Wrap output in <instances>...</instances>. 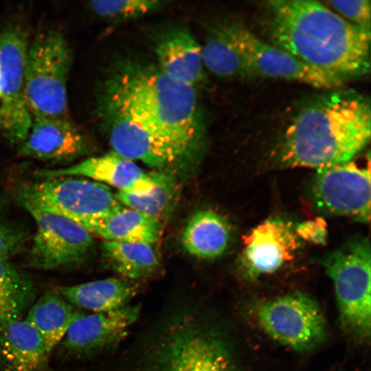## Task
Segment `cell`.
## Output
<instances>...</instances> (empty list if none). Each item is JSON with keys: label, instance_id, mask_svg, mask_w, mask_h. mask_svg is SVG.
<instances>
[{"label": "cell", "instance_id": "1", "mask_svg": "<svg viewBox=\"0 0 371 371\" xmlns=\"http://www.w3.org/2000/svg\"><path fill=\"white\" fill-rule=\"evenodd\" d=\"M98 112L134 120L186 157L204 133L194 87L171 78L157 65L134 58L120 60L109 72Z\"/></svg>", "mask_w": 371, "mask_h": 371}, {"label": "cell", "instance_id": "2", "mask_svg": "<svg viewBox=\"0 0 371 371\" xmlns=\"http://www.w3.org/2000/svg\"><path fill=\"white\" fill-rule=\"evenodd\" d=\"M273 45L343 81L370 71V28L348 22L313 0H272Z\"/></svg>", "mask_w": 371, "mask_h": 371}, {"label": "cell", "instance_id": "3", "mask_svg": "<svg viewBox=\"0 0 371 371\" xmlns=\"http://www.w3.org/2000/svg\"><path fill=\"white\" fill-rule=\"evenodd\" d=\"M370 100L353 90L317 96L295 115L278 148L285 167L317 170L350 161L370 139Z\"/></svg>", "mask_w": 371, "mask_h": 371}, {"label": "cell", "instance_id": "4", "mask_svg": "<svg viewBox=\"0 0 371 371\" xmlns=\"http://www.w3.org/2000/svg\"><path fill=\"white\" fill-rule=\"evenodd\" d=\"M142 371H237L214 326L193 310L170 315L145 350Z\"/></svg>", "mask_w": 371, "mask_h": 371}, {"label": "cell", "instance_id": "5", "mask_svg": "<svg viewBox=\"0 0 371 371\" xmlns=\"http://www.w3.org/2000/svg\"><path fill=\"white\" fill-rule=\"evenodd\" d=\"M71 54L66 38L49 30L29 42L25 96L32 117L69 118L67 82Z\"/></svg>", "mask_w": 371, "mask_h": 371}, {"label": "cell", "instance_id": "6", "mask_svg": "<svg viewBox=\"0 0 371 371\" xmlns=\"http://www.w3.org/2000/svg\"><path fill=\"white\" fill-rule=\"evenodd\" d=\"M332 280L339 320L344 328L361 340L371 330L370 244L355 240L330 254L324 262Z\"/></svg>", "mask_w": 371, "mask_h": 371}, {"label": "cell", "instance_id": "7", "mask_svg": "<svg viewBox=\"0 0 371 371\" xmlns=\"http://www.w3.org/2000/svg\"><path fill=\"white\" fill-rule=\"evenodd\" d=\"M17 200L25 209H41L76 223L102 218L122 205L106 185L74 177L25 183Z\"/></svg>", "mask_w": 371, "mask_h": 371}, {"label": "cell", "instance_id": "8", "mask_svg": "<svg viewBox=\"0 0 371 371\" xmlns=\"http://www.w3.org/2000/svg\"><path fill=\"white\" fill-rule=\"evenodd\" d=\"M256 313L269 337L294 350H311L325 339L324 315L317 302L305 293H293L262 301Z\"/></svg>", "mask_w": 371, "mask_h": 371}, {"label": "cell", "instance_id": "9", "mask_svg": "<svg viewBox=\"0 0 371 371\" xmlns=\"http://www.w3.org/2000/svg\"><path fill=\"white\" fill-rule=\"evenodd\" d=\"M212 27L241 55L256 77L295 80L325 89L338 88L344 82L264 42L238 23H223Z\"/></svg>", "mask_w": 371, "mask_h": 371}, {"label": "cell", "instance_id": "10", "mask_svg": "<svg viewBox=\"0 0 371 371\" xmlns=\"http://www.w3.org/2000/svg\"><path fill=\"white\" fill-rule=\"evenodd\" d=\"M36 223L26 256L29 267L63 269L81 263L93 245L92 234L63 216L34 207L25 208Z\"/></svg>", "mask_w": 371, "mask_h": 371}, {"label": "cell", "instance_id": "11", "mask_svg": "<svg viewBox=\"0 0 371 371\" xmlns=\"http://www.w3.org/2000/svg\"><path fill=\"white\" fill-rule=\"evenodd\" d=\"M28 45L27 33L20 27H7L0 33V132L8 142L19 145L27 136L32 120L25 96Z\"/></svg>", "mask_w": 371, "mask_h": 371}, {"label": "cell", "instance_id": "12", "mask_svg": "<svg viewBox=\"0 0 371 371\" xmlns=\"http://www.w3.org/2000/svg\"><path fill=\"white\" fill-rule=\"evenodd\" d=\"M313 196L322 210L361 222L370 218V165L360 167L353 161L318 169Z\"/></svg>", "mask_w": 371, "mask_h": 371}, {"label": "cell", "instance_id": "13", "mask_svg": "<svg viewBox=\"0 0 371 371\" xmlns=\"http://www.w3.org/2000/svg\"><path fill=\"white\" fill-rule=\"evenodd\" d=\"M295 227L289 221L273 217L253 229L245 240L239 260L243 276L256 280L293 258L301 242Z\"/></svg>", "mask_w": 371, "mask_h": 371}, {"label": "cell", "instance_id": "14", "mask_svg": "<svg viewBox=\"0 0 371 371\" xmlns=\"http://www.w3.org/2000/svg\"><path fill=\"white\" fill-rule=\"evenodd\" d=\"M139 305H129L106 313L82 312L58 344L74 357L85 356L113 346L126 336L137 319Z\"/></svg>", "mask_w": 371, "mask_h": 371}, {"label": "cell", "instance_id": "15", "mask_svg": "<svg viewBox=\"0 0 371 371\" xmlns=\"http://www.w3.org/2000/svg\"><path fill=\"white\" fill-rule=\"evenodd\" d=\"M107 128L113 152L162 170L186 157L175 147L134 120L113 113H98Z\"/></svg>", "mask_w": 371, "mask_h": 371}, {"label": "cell", "instance_id": "16", "mask_svg": "<svg viewBox=\"0 0 371 371\" xmlns=\"http://www.w3.org/2000/svg\"><path fill=\"white\" fill-rule=\"evenodd\" d=\"M36 175L42 179L85 177L116 188L119 192L135 195L147 194L155 186L152 173L145 172L135 161L113 151L89 157L68 167L41 170Z\"/></svg>", "mask_w": 371, "mask_h": 371}, {"label": "cell", "instance_id": "17", "mask_svg": "<svg viewBox=\"0 0 371 371\" xmlns=\"http://www.w3.org/2000/svg\"><path fill=\"white\" fill-rule=\"evenodd\" d=\"M88 147L86 136L69 118L35 117L19 153L27 158L63 162L84 155Z\"/></svg>", "mask_w": 371, "mask_h": 371}, {"label": "cell", "instance_id": "18", "mask_svg": "<svg viewBox=\"0 0 371 371\" xmlns=\"http://www.w3.org/2000/svg\"><path fill=\"white\" fill-rule=\"evenodd\" d=\"M154 49L157 66L171 78L194 87L202 80L201 46L188 29L177 25L163 30Z\"/></svg>", "mask_w": 371, "mask_h": 371}, {"label": "cell", "instance_id": "19", "mask_svg": "<svg viewBox=\"0 0 371 371\" xmlns=\"http://www.w3.org/2000/svg\"><path fill=\"white\" fill-rule=\"evenodd\" d=\"M49 355L39 333L25 319L0 328V371H47Z\"/></svg>", "mask_w": 371, "mask_h": 371}, {"label": "cell", "instance_id": "20", "mask_svg": "<svg viewBox=\"0 0 371 371\" xmlns=\"http://www.w3.org/2000/svg\"><path fill=\"white\" fill-rule=\"evenodd\" d=\"M78 223L106 241L153 245L162 231L159 219L123 205L102 218Z\"/></svg>", "mask_w": 371, "mask_h": 371}, {"label": "cell", "instance_id": "21", "mask_svg": "<svg viewBox=\"0 0 371 371\" xmlns=\"http://www.w3.org/2000/svg\"><path fill=\"white\" fill-rule=\"evenodd\" d=\"M137 282L113 277L60 286L59 293L76 308L93 313L113 311L127 306L138 291Z\"/></svg>", "mask_w": 371, "mask_h": 371}, {"label": "cell", "instance_id": "22", "mask_svg": "<svg viewBox=\"0 0 371 371\" xmlns=\"http://www.w3.org/2000/svg\"><path fill=\"white\" fill-rule=\"evenodd\" d=\"M231 240L227 221L212 210L196 212L187 222L181 236L184 249L199 259H213L222 255Z\"/></svg>", "mask_w": 371, "mask_h": 371}, {"label": "cell", "instance_id": "23", "mask_svg": "<svg viewBox=\"0 0 371 371\" xmlns=\"http://www.w3.org/2000/svg\"><path fill=\"white\" fill-rule=\"evenodd\" d=\"M81 313L60 294L49 292L32 304L25 319L39 333L50 353Z\"/></svg>", "mask_w": 371, "mask_h": 371}, {"label": "cell", "instance_id": "24", "mask_svg": "<svg viewBox=\"0 0 371 371\" xmlns=\"http://www.w3.org/2000/svg\"><path fill=\"white\" fill-rule=\"evenodd\" d=\"M101 249L107 267L120 277L130 280L136 282L150 277L160 264L153 244L104 241Z\"/></svg>", "mask_w": 371, "mask_h": 371}, {"label": "cell", "instance_id": "25", "mask_svg": "<svg viewBox=\"0 0 371 371\" xmlns=\"http://www.w3.org/2000/svg\"><path fill=\"white\" fill-rule=\"evenodd\" d=\"M36 295L33 282L8 260L0 259V328L21 318Z\"/></svg>", "mask_w": 371, "mask_h": 371}, {"label": "cell", "instance_id": "26", "mask_svg": "<svg viewBox=\"0 0 371 371\" xmlns=\"http://www.w3.org/2000/svg\"><path fill=\"white\" fill-rule=\"evenodd\" d=\"M203 65L224 78L256 77L241 55L212 27L203 46Z\"/></svg>", "mask_w": 371, "mask_h": 371}, {"label": "cell", "instance_id": "27", "mask_svg": "<svg viewBox=\"0 0 371 371\" xmlns=\"http://www.w3.org/2000/svg\"><path fill=\"white\" fill-rule=\"evenodd\" d=\"M151 173L155 186L148 194L135 195L118 192L115 196L122 205L160 220L177 198L179 186L175 177L168 172L159 170Z\"/></svg>", "mask_w": 371, "mask_h": 371}, {"label": "cell", "instance_id": "28", "mask_svg": "<svg viewBox=\"0 0 371 371\" xmlns=\"http://www.w3.org/2000/svg\"><path fill=\"white\" fill-rule=\"evenodd\" d=\"M164 1L157 0H102L91 1L89 7L101 17L128 20L158 10L164 6Z\"/></svg>", "mask_w": 371, "mask_h": 371}, {"label": "cell", "instance_id": "29", "mask_svg": "<svg viewBox=\"0 0 371 371\" xmlns=\"http://www.w3.org/2000/svg\"><path fill=\"white\" fill-rule=\"evenodd\" d=\"M27 241L23 231L0 219V259L8 260L22 252Z\"/></svg>", "mask_w": 371, "mask_h": 371}, {"label": "cell", "instance_id": "30", "mask_svg": "<svg viewBox=\"0 0 371 371\" xmlns=\"http://www.w3.org/2000/svg\"><path fill=\"white\" fill-rule=\"evenodd\" d=\"M330 5L352 23L370 28V1L368 0L330 1Z\"/></svg>", "mask_w": 371, "mask_h": 371}, {"label": "cell", "instance_id": "31", "mask_svg": "<svg viewBox=\"0 0 371 371\" xmlns=\"http://www.w3.org/2000/svg\"><path fill=\"white\" fill-rule=\"evenodd\" d=\"M300 238L317 244L326 242L327 229L325 222L320 218L307 221L295 227Z\"/></svg>", "mask_w": 371, "mask_h": 371}, {"label": "cell", "instance_id": "32", "mask_svg": "<svg viewBox=\"0 0 371 371\" xmlns=\"http://www.w3.org/2000/svg\"><path fill=\"white\" fill-rule=\"evenodd\" d=\"M1 94V65H0V98Z\"/></svg>", "mask_w": 371, "mask_h": 371}]
</instances>
